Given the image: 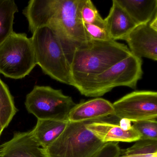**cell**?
Segmentation results:
<instances>
[{"label": "cell", "mask_w": 157, "mask_h": 157, "mask_svg": "<svg viewBox=\"0 0 157 157\" xmlns=\"http://www.w3.org/2000/svg\"><path fill=\"white\" fill-rule=\"evenodd\" d=\"M137 25L147 23L157 14V0H117Z\"/></svg>", "instance_id": "5bb4252c"}, {"label": "cell", "mask_w": 157, "mask_h": 157, "mask_svg": "<svg viewBox=\"0 0 157 157\" xmlns=\"http://www.w3.org/2000/svg\"><path fill=\"white\" fill-rule=\"evenodd\" d=\"M36 65L44 73L61 83L72 84L70 63L54 31L47 26L37 28L31 37Z\"/></svg>", "instance_id": "3957f363"}, {"label": "cell", "mask_w": 157, "mask_h": 157, "mask_svg": "<svg viewBox=\"0 0 157 157\" xmlns=\"http://www.w3.org/2000/svg\"><path fill=\"white\" fill-rule=\"evenodd\" d=\"M36 65L31 38L13 32L0 45V74L10 78L22 79Z\"/></svg>", "instance_id": "8992f818"}, {"label": "cell", "mask_w": 157, "mask_h": 157, "mask_svg": "<svg viewBox=\"0 0 157 157\" xmlns=\"http://www.w3.org/2000/svg\"><path fill=\"white\" fill-rule=\"evenodd\" d=\"M78 1L31 0L23 11L32 34L43 26L54 31L69 62L74 51L86 47L91 40L78 15Z\"/></svg>", "instance_id": "6da1fadb"}, {"label": "cell", "mask_w": 157, "mask_h": 157, "mask_svg": "<svg viewBox=\"0 0 157 157\" xmlns=\"http://www.w3.org/2000/svg\"><path fill=\"white\" fill-rule=\"evenodd\" d=\"M116 157H157V140H139Z\"/></svg>", "instance_id": "ac0fdd59"}, {"label": "cell", "mask_w": 157, "mask_h": 157, "mask_svg": "<svg viewBox=\"0 0 157 157\" xmlns=\"http://www.w3.org/2000/svg\"><path fill=\"white\" fill-rule=\"evenodd\" d=\"M121 149L117 142L107 143L95 157H116L120 154Z\"/></svg>", "instance_id": "7402d4cb"}, {"label": "cell", "mask_w": 157, "mask_h": 157, "mask_svg": "<svg viewBox=\"0 0 157 157\" xmlns=\"http://www.w3.org/2000/svg\"><path fill=\"white\" fill-rule=\"evenodd\" d=\"M114 116L113 103L102 98H95L76 104L70 111L71 123L106 119Z\"/></svg>", "instance_id": "8fae6325"}, {"label": "cell", "mask_w": 157, "mask_h": 157, "mask_svg": "<svg viewBox=\"0 0 157 157\" xmlns=\"http://www.w3.org/2000/svg\"><path fill=\"white\" fill-rule=\"evenodd\" d=\"M69 121L37 119L36 124L31 130L36 140L43 149L47 147L63 132Z\"/></svg>", "instance_id": "9a60e30c"}, {"label": "cell", "mask_w": 157, "mask_h": 157, "mask_svg": "<svg viewBox=\"0 0 157 157\" xmlns=\"http://www.w3.org/2000/svg\"><path fill=\"white\" fill-rule=\"evenodd\" d=\"M131 54L127 46L117 41L91 40L86 47L76 49L71 57V86L77 89Z\"/></svg>", "instance_id": "7a4b0ae2"}, {"label": "cell", "mask_w": 157, "mask_h": 157, "mask_svg": "<svg viewBox=\"0 0 157 157\" xmlns=\"http://www.w3.org/2000/svg\"><path fill=\"white\" fill-rule=\"evenodd\" d=\"M119 125L124 130H129L132 128L131 122L126 119H120Z\"/></svg>", "instance_id": "603a6c76"}, {"label": "cell", "mask_w": 157, "mask_h": 157, "mask_svg": "<svg viewBox=\"0 0 157 157\" xmlns=\"http://www.w3.org/2000/svg\"><path fill=\"white\" fill-rule=\"evenodd\" d=\"M25 104L37 119L68 121L69 113L76 104L61 90L36 85L26 95Z\"/></svg>", "instance_id": "52a82bcc"}, {"label": "cell", "mask_w": 157, "mask_h": 157, "mask_svg": "<svg viewBox=\"0 0 157 157\" xmlns=\"http://www.w3.org/2000/svg\"><path fill=\"white\" fill-rule=\"evenodd\" d=\"M78 13L79 18L83 24L105 26L104 20L101 17L90 0H79Z\"/></svg>", "instance_id": "d6986e66"}, {"label": "cell", "mask_w": 157, "mask_h": 157, "mask_svg": "<svg viewBox=\"0 0 157 157\" xmlns=\"http://www.w3.org/2000/svg\"><path fill=\"white\" fill-rule=\"evenodd\" d=\"M0 157H47L31 130L13 133L12 138L0 145Z\"/></svg>", "instance_id": "30bf717a"}, {"label": "cell", "mask_w": 157, "mask_h": 157, "mask_svg": "<svg viewBox=\"0 0 157 157\" xmlns=\"http://www.w3.org/2000/svg\"><path fill=\"white\" fill-rule=\"evenodd\" d=\"M112 2L110 12L104 19L105 27L112 40L125 41L129 33L138 25L117 0H113Z\"/></svg>", "instance_id": "4fadbf2b"}, {"label": "cell", "mask_w": 157, "mask_h": 157, "mask_svg": "<svg viewBox=\"0 0 157 157\" xmlns=\"http://www.w3.org/2000/svg\"><path fill=\"white\" fill-rule=\"evenodd\" d=\"M18 110L9 87L0 78V124L8 127Z\"/></svg>", "instance_id": "e0dca14e"}, {"label": "cell", "mask_w": 157, "mask_h": 157, "mask_svg": "<svg viewBox=\"0 0 157 157\" xmlns=\"http://www.w3.org/2000/svg\"><path fill=\"white\" fill-rule=\"evenodd\" d=\"M142 65V59L131 54L77 89L82 95L94 98L101 97L119 86L136 89L143 75Z\"/></svg>", "instance_id": "277c9868"}, {"label": "cell", "mask_w": 157, "mask_h": 157, "mask_svg": "<svg viewBox=\"0 0 157 157\" xmlns=\"http://www.w3.org/2000/svg\"><path fill=\"white\" fill-rule=\"evenodd\" d=\"M110 119L91 121L87 124V128L105 143L135 142L140 139V134L133 127L129 130H124L119 125L110 122Z\"/></svg>", "instance_id": "7c38bea8"}, {"label": "cell", "mask_w": 157, "mask_h": 157, "mask_svg": "<svg viewBox=\"0 0 157 157\" xmlns=\"http://www.w3.org/2000/svg\"><path fill=\"white\" fill-rule=\"evenodd\" d=\"M131 54L157 60V14L147 23L136 26L126 39Z\"/></svg>", "instance_id": "9c48e42d"}, {"label": "cell", "mask_w": 157, "mask_h": 157, "mask_svg": "<svg viewBox=\"0 0 157 157\" xmlns=\"http://www.w3.org/2000/svg\"><path fill=\"white\" fill-rule=\"evenodd\" d=\"M4 129V128L0 124V136H1L2 133V131H3Z\"/></svg>", "instance_id": "cb8c5ba5"}, {"label": "cell", "mask_w": 157, "mask_h": 157, "mask_svg": "<svg viewBox=\"0 0 157 157\" xmlns=\"http://www.w3.org/2000/svg\"><path fill=\"white\" fill-rule=\"evenodd\" d=\"M83 24L86 33L90 40L103 42L112 40L105 26L90 24Z\"/></svg>", "instance_id": "44dd1931"}, {"label": "cell", "mask_w": 157, "mask_h": 157, "mask_svg": "<svg viewBox=\"0 0 157 157\" xmlns=\"http://www.w3.org/2000/svg\"><path fill=\"white\" fill-rule=\"evenodd\" d=\"M132 127L140 134V139L157 140V120L133 122Z\"/></svg>", "instance_id": "ffe728a7"}, {"label": "cell", "mask_w": 157, "mask_h": 157, "mask_svg": "<svg viewBox=\"0 0 157 157\" xmlns=\"http://www.w3.org/2000/svg\"><path fill=\"white\" fill-rule=\"evenodd\" d=\"M91 121L68 122L57 138L44 149L47 157H95L106 143L87 128Z\"/></svg>", "instance_id": "5b68a950"}, {"label": "cell", "mask_w": 157, "mask_h": 157, "mask_svg": "<svg viewBox=\"0 0 157 157\" xmlns=\"http://www.w3.org/2000/svg\"><path fill=\"white\" fill-rule=\"evenodd\" d=\"M18 7L13 0H0V45L13 33L14 15Z\"/></svg>", "instance_id": "2e32d148"}, {"label": "cell", "mask_w": 157, "mask_h": 157, "mask_svg": "<svg viewBox=\"0 0 157 157\" xmlns=\"http://www.w3.org/2000/svg\"><path fill=\"white\" fill-rule=\"evenodd\" d=\"M114 117L131 122L157 120V92L135 91L113 103Z\"/></svg>", "instance_id": "ba28073f"}]
</instances>
